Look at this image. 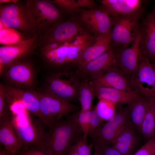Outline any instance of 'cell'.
Wrapping results in <instances>:
<instances>
[{"label": "cell", "instance_id": "cell-1", "mask_svg": "<svg viewBox=\"0 0 155 155\" xmlns=\"http://www.w3.org/2000/svg\"><path fill=\"white\" fill-rule=\"evenodd\" d=\"M95 37L83 32L69 41L47 42L41 52L49 72L79 69L84 51Z\"/></svg>", "mask_w": 155, "mask_h": 155}, {"label": "cell", "instance_id": "cell-2", "mask_svg": "<svg viewBox=\"0 0 155 155\" xmlns=\"http://www.w3.org/2000/svg\"><path fill=\"white\" fill-rule=\"evenodd\" d=\"M57 121L44 133L41 144L53 155H64L72 145L83 136L82 131L71 114Z\"/></svg>", "mask_w": 155, "mask_h": 155}, {"label": "cell", "instance_id": "cell-3", "mask_svg": "<svg viewBox=\"0 0 155 155\" xmlns=\"http://www.w3.org/2000/svg\"><path fill=\"white\" fill-rule=\"evenodd\" d=\"M9 110L11 122L20 143V150L41 144L44 132L38 121L31 117L20 102H11Z\"/></svg>", "mask_w": 155, "mask_h": 155}, {"label": "cell", "instance_id": "cell-4", "mask_svg": "<svg viewBox=\"0 0 155 155\" xmlns=\"http://www.w3.org/2000/svg\"><path fill=\"white\" fill-rule=\"evenodd\" d=\"M83 78L79 69L49 71L44 88L67 102L78 103V92Z\"/></svg>", "mask_w": 155, "mask_h": 155}, {"label": "cell", "instance_id": "cell-5", "mask_svg": "<svg viewBox=\"0 0 155 155\" xmlns=\"http://www.w3.org/2000/svg\"><path fill=\"white\" fill-rule=\"evenodd\" d=\"M38 93L39 118L49 127L63 116L81 109L79 106L61 98L45 89Z\"/></svg>", "mask_w": 155, "mask_h": 155}, {"label": "cell", "instance_id": "cell-6", "mask_svg": "<svg viewBox=\"0 0 155 155\" xmlns=\"http://www.w3.org/2000/svg\"><path fill=\"white\" fill-rule=\"evenodd\" d=\"M140 13L111 16L112 23L110 47L116 53L127 48L135 39L140 30Z\"/></svg>", "mask_w": 155, "mask_h": 155}, {"label": "cell", "instance_id": "cell-7", "mask_svg": "<svg viewBox=\"0 0 155 155\" xmlns=\"http://www.w3.org/2000/svg\"><path fill=\"white\" fill-rule=\"evenodd\" d=\"M25 9L32 27L38 30L47 28L60 16L59 10L51 1L28 0Z\"/></svg>", "mask_w": 155, "mask_h": 155}, {"label": "cell", "instance_id": "cell-8", "mask_svg": "<svg viewBox=\"0 0 155 155\" xmlns=\"http://www.w3.org/2000/svg\"><path fill=\"white\" fill-rule=\"evenodd\" d=\"M133 125L122 104H116L115 113L105 123L95 137L92 140L94 146L110 145L126 127Z\"/></svg>", "mask_w": 155, "mask_h": 155}, {"label": "cell", "instance_id": "cell-9", "mask_svg": "<svg viewBox=\"0 0 155 155\" xmlns=\"http://www.w3.org/2000/svg\"><path fill=\"white\" fill-rule=\"evenodd\" d=\"M36 37L23 39L15 44L0 47V75L12 65L22 61L32 53L35 47Z\"/></svg>", "mask_w": 155, "mask_h": 155}, {"label": "cell", "instance_id": "cell-10", "mask_svg": "<svg viewBox=\"0 0 155 155\" xmlns=\"http://www.w3.org/2000/svg\"><path fill=\"white\" fill-rule=\"evenodd\" d=\"M2 75L8 85L20 89L33 90L36 83L34 67L29 63L22 61L8 67Z\"/></svg>", "mask_w": 155, "mask_h": 155}, {"label": "cell", "instance_id": "cell-11", "mask_svg": "<svg viewBox=\"0 0 155 155\" xmlns=\"http://www.w3.org/2000/svg\"><path fill=\"white\" fill-rule=\"evenodd\" d=\"M130 81L139 93L155 100V89L152 63L147 57L140 55L137 67Z\"/></svg>", "mask_w": 155, "mask_h": 155}, {"label": "cell", "instance_id": "cell-12", "mask_svg": "<svg viewBox=\"0 0 155 155\" xmlns=\"http://www.w3.org/2000/svg\"><path fill=\"white\" fill-rule=\"evenodd\" d=\"M133 42L131 47L123 49L115 53V67L130 81L137 67L141 54L140 30Z\"/></svg>", "mask_w": 155, "mask_h": 155}, {"label": "cell", "instance_id": "cell-13", "mask_svg": "<svg viewBox=\"0 0 155 155\" xmlns=\"http://www.w3.org/2000/svg\"><path fill=\"white\" fill-rule=\"evenodd\" d=\"M0 22L6 27L23 31L32 27L26 9L16 3L1 6Z\"/></svg>", "mask_w": 155, "mask_h": 155}, {"label": "cell", "instance_id": "cell-14", "mask_svg": "<svg viewBox=\"0 0 155 155\" xmlns=\"http://www.w3.org/2000/svg\"><path fill=\"white\" fill-rule=\"evenodd\" d=\"M80 18L96 36L111 34L113 27L111 18L103 9L85 10Z\"/></svg>", "mask_w": 155, "mask_h": 155}, {"label": "cell", "instance_id": "cell-15", "mask_svg": "<svg viewBox=\"0 0 155 155\" xmlns=\"http://www.w3.org/2000/svg\"><path fill=\"white\" fill-rule=\"evenodd\" d=\"M115 54L110 47L79 69L81 76L90 81L98 78L109 68L115 65Z\"/></svg>", "mask_w": 155, "mask_h": 155}, {"label": "cell", "instance_id": "cell-16", "mask_svg": "<svg viewBox=\"0 0 155 155\" xmlns=\"http://www.w3.org/2000/svg\"><path fill=\"white\" fill-rule=\"evenodd\" d=\"M141 33L140 55L155 61V6L147 16L140 29Z\"/></svg>", "mask_w": 155, "mask_h": 155}, {"label": "cell", "instance_id": "cell-17", "mask_svg": "<svg viewBox=\"0 0 155 155\" xmlns=\"http://www.w3.org/2000/svg\"><path fill=\"white\" fill-rule=\"evenodd\" d=\"M3 86L10 102H20L30 113L39 118V101L38 92L20 89L9 85Z\"/></svg>", "mask_w": 155, "mask_h": 155}, {"label": "cell", "instance_id": "cell-18", "mask_svg": "<svg viewBox=\"0 0 155 155\" xmlns=\"http://www.w3.org/2000/svg\"><path fill=\"white\" fill-rule=\"evenodd\" d=\"M90 81L94 85L98 86L113 88L130 92L137 91L131 81L118 70L115 65Z\"/></svg>", "mask_w": 155, "mask_h": 155}, {"label": "cell", "instance_id": "cell-19", "mask_svg": "<svg viewBox=\"0 0 155 155\" xmlns=\"http://www.w3.org/2000/svg\"><path fill=\"white\" fill-rule=\"evenodd\" d=\"M102 9L111 16L140 13L142 1L139 0H103Z\"/></svg>", "mask_w": 155, "mask_h": 155}, {"label": "cell", "instance_id": "cell-20", "mask_svg": "<svg viewBox=\"0 0 155 155\" xmlns=\"http://www.w3.org/2000/svg\"><path fill=\"white\" fill-rule=\"evenodd\" d=\"M83 31L80 25L74 21L59 23L49 32L47 42H63L71 40Z\"/></svg>", "mask_w": 155, "mask_h": 155}, {"label": "cell", "instance_id": "cell-21", "mask_svg": "<svg viewBox=\"0 0 155 155\" xmlns=\"http://www.w3.org/2000/svg\"><path fill=\"white\" fill-rule=\"evenodd\" d=\"M92 84L95 96L99 100L105 99L116 104H127L140 94L136 91L128 92L113 88L98 86L92 83Z\"/></svg>", "mask_w": 155, "mask_h": 155}, {"label": "cell", "instance_id": "cell-22", "mask_svg": "<svg viewBox=\"0 0 155 155\" xmlns=\"http://www.w3.org/2000/svg\"><path fill=\"white\" fill-rule=\"evenodd\" d=\"M0 142L5 150L13 154L17 155L21 147L12 125L10 114L0 118Z\"/></svg>", "mask_w": 155, "mask_h": 155}, {"label": "cell", "instance_id": "cell-23", "mask_svg": "<svg viewBox=\"0 0 155 155\" xmlns=\"http://www.w3.org/2000/svg\"><path fill=\"white\" fill-rule=\"evenodd\" d=\"M152 100L140 93L125 108L132 124L140 132L146 111Z\"/></svg>", "mask_w": 155, "mask_h": 155}, {"label": "cell", "instance_id": "cell-24", "mask_svg": "<svg viewBox=\"0 0 155 155\" xmlns=\"http://www.w3.org/2000/svg\"><path fill=\"white\" fill-rule=\"evenodd\" d=\"M135 129L133 125L126 127L109 145L122 155H131L137 141Z\"/></svg>", "mask_w": 155, "mask_h": 155}, {"label": "cell", "instance_id": "cell-25", "mask_svg": "<svg viewBox=\"0 0 155 155\" xmlns=\"http://www.w3.org/2000/svg\"><path fill=\"white\" fill-rule=\"evenodd\" d=\"M111 34L96 36L92 43L84 51L80 60L79 70L87 63L110 48Z\"/></svg>", "mask_w": 155, "mask_h": 155}, {"label": "cell", "instance_id": "cell-26", "mask_svg": "<svg viewBox=\"0 0 155 155\" xmlns=\"http://www.w3.org/2000/svg\"><path fill=\"white\" fill-rule=\"evenodd\" d=\"M95 96L91 82L83 78L80 86L78 99L81 105V110L87 111L90 110L92 101Z\"/></svg>", "mask_w": 155, "mask_h": 155}, {"label": "cell", "instance_id": "cell-27", "mask_svg": "<svg viewBox=\"0 0 155 155\" xmlns=\"http://www.w3.org/2000/svg\"><path fill=\"white\" fill-rule=\"evenodd\" d=\"M140 132L144 138L150 140L155 132V100H152L146 111Z\"/></svg>", "mask_w": 155, "mask_h": 155}, {"label": "cell", "instance_id": "cell-28", "mask_svg": "<svg viewBox=\"0 0 155 155\" xmlns=\"http://www.w3.org/2000/svg\"><path fill=\"white\" fill-rule=\"evenodd\" d=\"M116 104L110 101L100 99L95 108L100 117L104 120L108 121L115 113Z\"/></svg>", "mask_w": 155, "mask_h": 155}, {"label": "cell", "instance_id": "cell-29", "mask_svg": "<svg viewBox=\"0 0 155 155\" xmlns=\"http://www.w3.org/2000/svg\"><path fill=\"white\" fill-rule=\"evenodd\" d=\"M0 24V43L4 45L13 44L23 40L20 34L13 28Z\"/></svg>", "mask_w": 155, "mask_h": 155}, {"label": "cell", "instance_id": "cell-30", "mask_svg": "<svg viewBox=\"0 0 155 155\" xmlns=\"http://www.w3.org/2000/svg\"><path fill=\"white\" fill-rule=\"evenodd\" d=\"M99 116L95 107L92 108L90 115L88 136L94 139L105 123Z\"/></svg>", "mask_w": 155, "mask_h": 155}, {"label": "cell", "instance_id": "cell-31", "mask_svg": "<svg viewBox=\"0 0 155 155\" xmlns=\"http://www.w3.org/2000/svg\"><path fill=\"white\" fill-rule=\"evenodd\" d=\"M91 109L87 111H82L80 110L79 111L71 114L80 128L83 133V139L85 141H87L88 136Z\"/></svg>", "mask_w": 155, "mask_h": 155}, {"label": "cell", "instance_id": "cell-32", "mask_svg": "<svg viewBox=\"0 0 155 155\" xmlns=\"http://www.w3.org/2000/svg\"><path fill=\"white\" fill-rule=\"evenodd\" d=\"M17 155H53L52 152L41 144L31 146L20 150Z\"/></svg>", "mask_w": 155, "mask_h": 155}, {"label": "cell", "instance_id": "cell-33", "mask_svg": "<svg viewBox=\"0 0 155 155\" xmlns=\"http://www.w3.org/2000/svg\"><path fill=\"white\" fill-rule=\"evenodd\" d=\"M10 102L3 85L0 84V118L10 114Z\"/></svg>", "mask_w": 155, "mask_h": 155}, {"label": "cell", "instance_id": "cell-34", "mask_svg": "<svg viewBox=\"0 0 155 155\" xmlns=\"http://www.w3.org/2000/svg\"><path fill=\"white\" fill-rule=\"evenodd\" d=\"M51 1L57 5L63 11L68 13H73L79 8L76 0H54Z\"/></svg>", "mask_w": 155, "mask_h": 155}, {"label": "cell", "instance_id": "cell-35", "mask_svg": "<svg viewBox=\"0 0 155 155\" xmlns=\"http://www.w3.org/2000/svg\"><path fill=\"white\" fill-rule=\"evenodd\" d=\"M76 151L78 155H91V151L94 146L92 143L88 144L84 141L83 136L80 138L75 144Z\"/></svg>", "mask_w": 155, "mask_h": 155}, {"label": "cell", "instance_id": "cell-36", "mask_svg": "<svg viewBox=\"0 0 155 155\" xmlns=\"http://www.w3.org/2000/svg\"><path fill=\"white\" fill-rule=\"evenodd\" d=\"M155 138L150 140L133 155H154Z\"/></svg>", "mask_w": 155, "mask_h": 155}, {"label": "cell", "instance_id": "cell-37", "mask_svg": "<svg viewBox=\"0 0 155 155\" xmlns=\"http://www.w3.org/2000/svg\"><path fill=\"white\" fill-rule=\"evenodd\" d=\"M95 146L98 147L101 155H122L119 151L110 145Z\"/></svg>", "mask_w": 155, "mask_h": 155}, {"label": "cell", "instance_id": "cell-38", "mask_svg": "<svg viewBox=\"0 0 155 155\" xmlns=\"http://www.w3.org/2000/svg\"><path fill=\"white\" fill-rule=\"evenodd\" d=\"M76 1L79 8H86L89 9L96 8V3L93 0H77Z\"/></svg>", "mask_w": 155, "mask_h": 155}, {"label": "cell", "instance_id": "cell-39", "mask_svg": "<svg viewBox=\"0 0 155 155\" xmlns=\"http://www.w3.org/2000/svg\"><path fill=\"white\" fill-rule=\"evenodd\" d=\"M65 155H78L76 150L75 144L72 145L66 152Z\"/></svg>", "mask_w": 155, "mask_h": 155}, {"label": "cell", "instance_id": "cell-40", "mask_svg": "<svg viewBox=\"0 0 155 155\" xmlns=\"http://www.w3.org/2000/svg\"><path fill=\"white\" fill-rule=\"evenodd\" d=\"M94 152L93 155H101L98 147L95 146H94Z\"/></svg>", "mask_w": 155, "mask_h": 155}, {"label": "cell", "instance_id": "cell-41", "mask_svg": "<svg viewBox=\"0 0 155 155\" xmlns=\"http://www.w3.org/2000/svg\"><path fill=\"white\" fill-rule=\"evenodd\" d=\"M16 0H0V2L1 3H7L9 2L16 3L17 1Z\"/></svg>", "mask_w": 155, "mask_h": 155}, {"label": "cell", "instance_id": "cell-42", "mask_svg": "<svg viewBox=\"0 0 155 155\" xmlns=\"http://www.w3.org/2000/svg\"><path fill=\"white\" fill-rule=\"evenodd\" d=\"M153 64L154 77V86L155 89V61L152 63Z\"/></svg>", "mask_w": 155, "mask_h": 155}, {"label": "cell", "instance_id": "cell-43", "mask_svg": "<svg viewBox=\"0 0 155 155\" xmlns=\"http://www.w3.org/2000/svg\"><path fill=\"white\" fill-rule=\"evenodd\" d=\"M3 153L4 155H17L13 154L11 153H10L7 152L6 150L3 151Z\"/></svg>", "mask_w": 155, "mask_h": 155}, {"label": "cell", "instance_id": "cell-44", "mask_svg": "<svg viewBox=\"0 0 155 155\" xmlns=\"http://www.w3.org/2000/svg\"><path fill=\"white\" fill-rule=\"evenodd\" d=\"M0 155H4L3 152H2V151H0Z\"/></svg>", "mask_w": 155, "mask_h": 155}, {"label": "cell", "instance_id": "cell-45", "mask_svg": "<svg viewBox=\"0 0 155 155\" xmlns=\"http://www.w3.org/2000/svg\"><path fill=\"white\" fill-rule=\"evenodd\" d=\"M154 155H155V150H154Z\"/></svg>", "mask_w": 155, "mask_h": 155}, {"label": "cell", "instance_id": "cell-46", "mask_svg": "<svg viewBox=\"0 0 155 155\" xmlns=\"http://www.w3.org/2000/svg\"><path fill=\"white\" fill-rule=\"evenodd\" d=\"M64 155H65V154Z\"/></svg>", "mask_w": 155, "mask_h": 155}]
</instances>
